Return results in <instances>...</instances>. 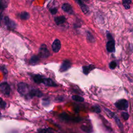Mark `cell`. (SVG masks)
<instances>
[{
    "label": "cell",
    "instance_id": "cell-21",
    "mask_svg": "<svg viewBox=\"0 0 133 133\" xmlns=\"http://www.w3.org/2000/svg\"><path fill=\"white\" fill-rule=\"evenodd\" d=\"M72 98L73 100H74L76 101H77V102H83L84 101V98H83L81 96L75 95V96H73Z\"/></svg>",
    "mask_w": 133,
    "mask_h": 133
},
{
    "label": "cell",
    "instance_id": "cell-1",
    "mask_svg": "<svg viewBox=\"0 0 133 133\" xmlns=\"http://www.w3.org/2000/svg\"><path fill=\"white\" fill-rule=\"evenodd\" d=\"M17 90L20 95L26 96L29 92V86L25 83H19L17 85Z\"/></svg>",
    "mask_w": 133,
    "mask_h": 133
},
{
    "label": "cell",
    "instance_id": "cell-8",
    "mask_svg": "<svg viewBox=\"0 0 133 133\" xmlns=\"http://www.w3.org/2000/svg\"><path fill=\"white\" fill-rule=\"evenodd\" d=\"M71 66V62L68 60H64L62 64L60 66V71L61 72H64L66 70H68L69 68H70Z\"/></svg>",
    "mask_w": 133,
    "mask_h": 133
},
{
    "label": "cell",
    "instance_id": "cell-31",
    "mask_svg": "<svg viewBox=\"0 0 133 133\" xmlns=\"http://www.w3.org/2000/svg\"><path fill=\"white\" fill-rule=\"evenodd\" d=\"M71 133H75V132H71Z\"/></svg>",
    "mask_w": 133,
    "mask_h": 133
},
{
    "label": "cell",
    "instance_id": "cell-10",
    "mask_svg": "<svg viewBox=\"0 0 133 133\" xmlns=\"http://www.w3.org/2000/svg\"><path fill=\"white\" fill-rule=\"evenodd\" d=\"M4 22L6 25L9 29H14L16 28V24L14 21L11 20L8 17L4 18Z\"/></svg>",
    "mask_w": 133,
    "mask_h": 133
},
{
    "label": "cell",
    "instance_id": "cell-3",
    "mask_svg": "<svg viewBox=\"0 0 133 133\" xmlns=\"http://www.w3.org/2000/svg\"><path fill=\"white\" fill-rule=\"evenodd\" d=\"M104 110H105V111L106 112H107V113L108 114V115H109L111 117L113 118L114 119V121H115L116 124H117V126L119 128V129H120L121 130H122L123 129V124H122V123H121V121H120V119H119V118L116 115V114H115V113H114L113 112H111L110 110H109V109H107V108H105Z\"/></svg>",
    "mask_w": 133,
    "mask_h": 133
},
{
    "label": "cell",
    "instance_id": "cell-6",
    "mask_svg": "<svg viewBox=\"0 0 133 133\" xmlns=\"http://www.w3.org/2000/svg\"><path fill=\"white\" fill-rule=\"evenodd\" d=\"M43 96L42 92L37 89H32L29 91L28 95H26L28 98H31L34 97H41Z\"/></svg>",
    "mask_w": 133,
    "mask_h": 133
},
{
    "label": "cell",
    "instance_id": "cell-29",
    "mask_svg": "<svg viewBox=\"0 0 133 133\" xmlns=\"http://www.w3.org/2000/svg\"><path fill=\"white\" fill-rule=\"evenodd\" d=\"M37 133H47V130L45 129H38Z\"/></svg>",
    "mask_w": 133,
    "mask_h": 133
},
{
    "label": "cell",
    "instance_id": "cell-23",
    "mask_svg": "<svg viewBox=\"0 0 133 133\" xmlns=\"http://www.w3.org/2000/svg\"><path fill=\"white\" fill-rule=\"evenodd\" d=\"M131 3V1H129V0H126V1H123V4L125 9H128L130 8V4Z\"/></svg>",
    "mask_w": 133,
    "mask_h": 133
},
{
    "label": "cell",
    "instance_id": "cell-19",
    "mask_svg": "<svg viewBox=\"0 0 133 133\" xmlns=\"http://www.w3.org/2000/svg\"><path fill=\"white\" fill-rule=\"evenodd\" d=\"M39 61V58L38 56L36 55H34L31 57V58L30 59V63L31 64H37Z\"/></svg>",
    "mask_w": 133,
    "mask_h": 133
},
{
    "label": "cell",
    "instance_id": "cell-24",
    "mask_svg": "<svg viewBox=\"0 0 133 133\" xmlns=\"http://www.w3.org/2000/svg\"><path fill=\"white\" fill-rule=\"evenodd\" d=\"M6 106V103L3 100L2 98H0V107L2 109L5 108Z\"/></svg>",
    "mask_w": 133,
    "mask_h": 133
},
{
    "label": "cell",
    "instance_id": "cell-27",
    "mask_svg": "<svg viewBox=\"0 0 133 133\" xmlns=\"http://www.w3.org/2000/svg\"><path fill=\"white\" fill-rule=\"evenodd\" d=\"M50 11L51 14L55 15L57 12V9L56 8H51L50 9Z\"/></svg>",
    "mask_w": 133,
    "mask_h": 133
},
{
    "label": "cell",
    "instance_id": "cell-26",
    "mask_svg": "<svg viewBox=\"0 0 133 133\" xmlns=\"http://www.w3.org/2000/svg\"><path fill=\"white\" fill-rule=\"evenodd\" d=\"M122 116L123 117L124 120L126 121L129 118V114L127 112H122Z\"/></svg>",
    "mask_w": 133,
    "mask_h": 133
},
{
    "label": "cell",
    "instance_id": "cell-12",
    "mask_svg": "<svg viewBox=\"0 0 133 133\" xmlns=\"http://www.w3.org/2000/svg\"><path fill=\"white\" fill-rule=\"evenodd\" d=\"M44 77L39 74H36L33 75V80L36 84H41L43 83Z\"/></svg>",
    "mask_w": 133,
    "mask_h": 133
},
{
    "label": "cell",
    "instance_id": "cell-15",
    "mask_svg": "<svg viewBox=\"0 0 133 133\" xmlns=\"http://www.w3.org/2000/svg\"><path fill=\"white\" fill-rule=\"evenodd\" d=\"M65 18L63 16H58L55 18V21L57 25L63 24L65 21Z\"/></svg>",
    "mask_w": 133,
    "mask_h": 133
},
{
    "label": "cell",
    "instance_id": "cell-13",
    "mask_svg": "<svg viewBox=\"0 0 133 133\" xmlns=\"http://www.w3.org/2000/svg\"><path fill=\"white\" fill-rule=\"evenodd\" d=\"M62 9L67 13L72 14L73 12V10L71 6L68 3H64L62 6Z\"/></svg>",
    "mask_w": 133,
    "mask_h": 133
},
{
    "label": "cell",
    "instance_id": "cell-17",
    "mask_svg": "<svg viewBox=\"0 0 133 133\" xmlns=\"http://www.w3.org/2000/svg\"><path fill=\"white\" fill-rule=\"evenodd\" d=\"M19 18L22 20H28L30 17V15L28 12L23 11L19 14Z\"/></svg>",
    "mask_w": 133,
    "mask_h": 133
},
{
    "label": "cell",
    "instance_id": "cell-14",
    "mask_svg": "<svg viewBox=\"0 0 133 133\" xmlns=\"http://www.w3.org/2000/svg\"><path fill=\"white\" fill-rule=\"evenodd\" d=\"M77 2L78 4V5H79V6L81 7V9L84 13L86 14V13H87L89 11V9L88 8V7L82 1H77Z\"/></svg>",
    "mask_w": 133,
    "mask_h": 133
},
{
    "label": "cell",
    "instance_id": "cell-20",
    "mask_svg": "<svg viewBox=\"0 0 133 133\" xmlns=\"http://www.w3.org/2000/svg\"><path fill=\"white\" fill-rule=\"evenodd\" d=\"M6 4L4 3V2L0 1V18H2V14L5 8L6 7L5 6Z\"/></svg>",
    "mask_w": 133,
    "mask_h": 133
},
{
    "label": "cell",
    "instance_id": "cell-4",
    "mask_svg": "<svg viewBox=\"0 0 133 133\" xmlns=\"http://www.w3.org/2000/svg\"><path fill=\"white\" fill-rule=\"evenodd\" d=\"M115 105L119 110H125L128 107V102L126 99H120L115 103Z\"/></svg>",
    "mask_w": 133,
    "mask_h": 133
},
{
    "label": "cell",
    "instance_id": "cell-30",
    "mask_svg": "<svg viewBox=\"0 0 133 133\" xmlns=\"http://www.w3.org/2000/svg\"><path fill=\"white\" fill-rule=\"evenodd\" d=\"M1 18H0V23H1Z\"/></svg>",
    "mask_w": 133,
    "mask_h": 133
},
{
    "label": "cell",
    "instance_id": "cell-7",
    "mask_svg": "<svg viewBox=\"0 0 133 133\" xmlns=\"http://www.w3.org/2000/svg\"><path fill=\"white\" fill-rule=\"evenodd\" d=\"M0 91L3 94L8 96L10 94V88L9 85L7 83H3L0 84Z\"/></svg>",
    "mask_w": 133,
    "mask_h": 133
},
{
    "label": "cell",
    "instance_id": "cell-2",
    "mask_svg": "<svg viewBox=\"0 0 133 133\" xmlns=\"http://www.w3.org/2000/svg\"><path fill=\"white\" fill-rule=\"evenodd\" d=\"M38 55L41 58L45 59L48 58L50 55V52L45 44H42L39 48Z\"/></svg>",
    "mask_w": 133,
    "mask_h": 133
},
{
    "label": "cell",
    "instance_id": "cell-28",
    "mask_svg": "<svg viewBox=\"0 0 133 133\" xmlns=\"http://www.w3.org/2000/svg\"><path fill=\"white\" fill-rule=\"evenodd\" d=\"M87 38L90 41H93V39H94V38H93L91 34L89 32L87 33Z\"/></svg>",
    "mask_w": 133,
    "mask_h": 133
},
{
    "label": "cell",
    "instance_id": "cell-9",
    "mask_svg": "<svg viewBox=\"0 0 133 133\" xmlns=\"http://www.w3.org/2000/svg\"><path fill=\"white\" fill-rule=\"evenodd\" d=\"M51 47L52 51L55 52H58L60 50L61 48V43L58 39H56L53 42Z\"/></svg>",
    "mask_w": 133,
    "mask_h": 133
},
{
    "label": "cell",
    "instance_id": "cell-11",
    "mask_svg": "<svg viewBox=\"0 0 133 133\" xmlns=\"http://www.w3.org/2000/svg\"><path fill=\"white\" fill-rule=\"evenodd\" d=\"M42 83L46 86L50 87H56L57 86L55 82H54L51 79L49 78H44Z\"/></svg>",
    "mask_w": 133,
    "mask_h": 133
},
{
    "label": "cell",
    "instance_id": "cell-16",
    "mask_svg": "<svg viewBox=\"0 0 133 133\" xmlns=\"http://www.w3.org/2000/svg\"><path fill=\"white\" fill-rule=\"evenodd\" d=\"M81 129L85 132L86 133H91L93 131L92 128L91 126H88V125H82L81 127Z\"/></svg>",
    "mask_w": 133,
    "mask_h": 133
},
{
    "label": "cell",
    "instance_id": "cell-22",
    "mask_svg": "<svg viewBox=\"0 0 133 133\" xmlns=\"http://www.w3.org/2000/svg\"><path fill=\"white\" fill-rule=\"evenodd\" d=\"M92 111L96 113H99L101 112V109L98 105H94L91 108Z\"/></svg>",
    "mask_w": 133,
    "mask_h": 133
},
{
    "label": "cell",
    "instance_id": "cell-32",
    "mask_svg": "<svg viewBox=\"0 0 133 133\" xmlns=\"http://www.w3.org/2000/svg\"><path fill=\"white\" fill-rule=\"evenodd\" d=\"M0 114H1V113H0Z\"/></svg>",
    "mask_w": 133,
    "mask_h": 133
},
{
    "label": "cell",
    "instance_id": "cell-25",
    "mask_svg": "<svg viewBox=\"0 0 133 133\" xmlns=\"http://www.w3.org/2000/svg\"><path fill=\"white\" fill-rule=\"evenodd\" d=\"M116 65H117V64H116V62L114 61H112L109 64V67L111 69H114L116 68Z\"/></svg>",
    "mask_w": 133,
    "mask_h": 133
},
{
    "label": "cell",
    "instance_id": "cell-5",
    "mask_svg": "<svg viewBox=\"0 0 133 133\" xmlns=\"http://www.w3.org/2000/svg\"><path fill=\"white\" fill-rule=\"evenodd\" d=\"M109 41L107 43V49L109 52H113L115 50V42L110 34H108Z\"/></svg>",
    "mask_w": 133,
    "mask_h": 133
},
{
    "label": "cell",
    "instance_id": "cell-18",
    "mask_svg": "<svg viewBox=\"0 0 133 133\" xmlns=\"http://www.w3.org/2000/svg\"><path fill=\"white\" fill-rule=\"evenodd\" d=\"M94 68V66L93 65H89L88 66H84L83 67V73L85 74H88L89 72Z\"/></svg>",
    "mask_w": 133,
    "mask_h": 133
}]
</instances>
